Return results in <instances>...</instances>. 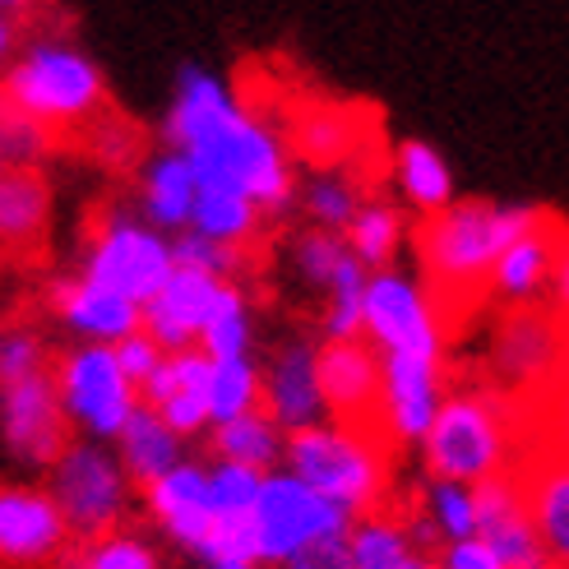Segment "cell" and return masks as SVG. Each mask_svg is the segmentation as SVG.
Masks as SVG:
<instances>
[{
    "instance_id": "1",
    "label": "cell",
    "mask_w": 569,
    "mask_h": 569,
    "mask_svg": "<svg viewBox=\"0 0 569 569\" xmlns=\"http://www.w3.org/2000/svg\"><path fill=\"white\" fill-rule=\"evenodd\" d=\"M542 218L537 204H496V199H453V204L426 213L412 232V250L421 264V282L449 333H459L463 316L487 306L491 269L505 246Z\"/></svg>"
},
{
    "instance_id": "2",
    "label": "cell",
    "mask_w": 569,
    "mask_h": 569,
    "mask_svg": "<svg viewBox=\"0 0 569 569\" xmlns=\"http://www.w3.org/2000/svg\"><path fill=\"white\" fill-rule=\"evenodd\" d=\"M532 449V426L528 408L519 398L500 393L496 385L477 380L468 389H449L445 403L421 436V463L426 477H449V481H477L515 472L519 459Z\"/></svg>"
},
{
    "instance_id": "3",
    "label": "cell",
    "mask_w": 569,
    "mask_h": 569,
    "mask_svg": "<svg viewBox=\"0 0 569 569\" xmlns=\"http://www.w3.org/2000/svg\"><path fill=\"white\" fill-rule=\"evenodd\" d=\"M282 453H288L292 472L306 487L338 500L352 519L385 509L393 500V453L398 449L371 431H352V426H338V421L329 426L310 421V426L288 431Z\"/></svg>"
},
{
    "instance_id": "4",
    "label": "cell",
    "mask_w": 569,
    "mask_h": 569,
    "mask_svg": "<svg viewBox=\"0 0 569 569\" xmlns=\"http://www.w3.org/2000/svg\"><path fill=\"white\" fill-rule=\"evenodd\" d=\"M0 98H10L19 111H28L56 149H74V139L89 130L111 107L107 83L89 56H79L70 47L38 42L23 51V61H14L0 74Z\"/></svg>"
},
{
    "instance_id": "5",
    "label": "cell",
    "mask_w": 569,
    "mask_h": 569,
    "mask_svg": "<svg viewBox=\"0 0 569 569\" xmlns=\"http://www.w3.org/2000/svg\"><path fill=\"white\" fill-rule=\"evenodd\" d=\"M181 153L194 162V172L204 186H232V190L250 194L260 209H282V204H292V194H297L292 162L282 153V144L237 102Z\"/></svg>"
},
{
    "instance_id": "6",
    "label": "cell",
    "mask_w": 569,
    "mask_h": 569,
    "mask_svg": "<svg viewBox=\"0 0 569 569\" xmlns=\"http://www.w3.org/2000/svg\"><path fill=\"white\" fill-rule=\"evenodd\" d=\"M565 357H569V329L551 306L542 301L500 306V320L487 348V385L519 398V403H537L547 385L560 376Z\"/></svg>"
},
{
    "instance_id": "7",
    "label": "cell",
    "mask_w": 569,
    "mask_h": 569,
    "mask_svg": "<svg viewBox=\"0 0 569 569\" xmlns=\"http://www.w3.org/2000/svg\"><path fill=\"white\" fill-rule=\"evenodd\" d=\"M83 278L102 282V288L121 292L130 301H153V292L167 282V273L177 269L172 246L144 232L134 218L117 209H98L83 227Z\"/></svg>"
},
{
    "instance_id": "8",
    "label": "cell",
    "mask_w": 569,
    "mask_h": 569,
    "mask_svg": "<svg viewBox=\"0 0 569 569\" xmlns=\"http://www.w3.org/2000/svg\"><path fill=\"white\" fill-rule=\"evenodd\" d=\"M361 333L380 352H426V357H445V343L453 338L440 306L426 292V282L398 273L393 264L366 278Z\"/></svg>"
},
{
    "instance_id": "9",
    "label": "cell",
    "mask_w": 569,
    "mask_h": 569,
    "mask_svg": "<svg viewBox=\"0 0 569 569\" xmlns=\"http://www.w3.org/2000/svg\"><path fill=\"white\" fill-rule=\"evenodd\" d=\"M51 500L61 505L74 542H89L126 519L130 477L107 449L66 445V453L51 463Z\"/></svg>"
},
{
    "instance_id": "10",
    "label": "cell",
    "mask_w": 569,
    "mask_h": 569,
    "mask_svg": "<svg viewBox=\"0 0 569 569\" xmlns=\"http://www.w3.org/2000/svg\"><path fill=\"white\" fill-rule=\"evenodd\" d=\"M254 528H260V560L282 565L297 547L329 532H348L352 515L338 500L306 487L297 472H269L260 500H254Z\"/></svg>"
},
{
    "instance_id": "11",
    "label": "cell",
    "mask_w": 569,
    "mask_h": 569,
    "mask_svg": "<svg viewBox=\"0 0 569 569\" xmlns=\"http://www.w3.org/2000/svg\"><path fill=\"white\" fill-rule=\"evenodd\" d=\"M0 436L28 468H51L70 445V412L56 385V361L33 376L0 380Z\"/></svg>"
},
{
    "instance_id": "12",
    "label": "cell",
    "mask_w": 569,
    "mask_h": 569,
    "mask_svg": "<svg viewBox=\"0 0 569 569\" xmlns=\"http://www.w3.org/2000/svg\"><path fill=\"white\" fill-rule=\"evenodd\" d=\"M292 158L310 162L316 172H352L357 181L371 186V149L380 139V126L371 111L361 107H338V102H316V107H297L282 121Z\"/></svg>"
},
{
    "instance_id": "13",
    "label": "cell",
    "mask_w": 569,
    "mask_h": 569,
    "mask_svg": "<svg viewBox=\"0 0 569 569\" xmlns=\"http://www.w3.org/2000/svg\"><path fill=\"white\" fill-rule=\"evenodd\" d=\"M56 385H61V403L70 421H79L98 440L121 436V426L139 398V389L121 371L117 348H83V352L56 357Z\"/></svg>"
},
{
    "instance_id": "14",
    "label": "cell",
    "mask_w": 569,
    "mask_h": 569,
    "mask_svg": "<svg viewBox=\"0 0 569 569\" xmlns=\"http://www.w3.org/2000/svg\"><path fill=\"white\" fill-rule=\"evenodd\" d=\"M316 380H320V398L325 412L338 426H352V431H371L385 440L380 431V348L371 338H325V348H316ZM389 445V440H385Z\"/></svg>"
},
{
    "instance_id": "15",
    "label": "cell",
    "mask_w": 569,
    "mask_h": 569,
    "mask_svg": "<svg viewBox=\"0 0 569 569\" xmlns=\"http://www.w3.org/2000/svg\"><path fill=\"white\" fill-rule=\"evenodd\" d=\"M380 431L393 449L421 445L431 421L449 393V366L445 357L426 352H380Z\"/></svg>"
},
{
    "instance_id": "16",
    "label": "cell",
    "mask_w": 569,
    "mask_h": 569,
    "mask_svg": "<svg viewBox=\"0 0 569 569\" xmlns=\"http://www.w3.org/2000/svg\"><path fill=\"white\" fill-rule=\"evenodd\" d=\"M70 547V523L51 491L0 487V569H56Z\"/></svg>"
},
{
    "instance_id": "17",
    "label": "cell",
    "mask_w": 569,
    "mask_h": 569,
    "mask_svg": "<svg viewBox=\"0 0 569 569\" xmlns=\"http://www.w3.org/2000/svg\"><path fill=\"white\" fill-rule=\"evenodd\" d=\"M477 542L505 569H556L515 472L477 481Z\"/></svg>"
},
{
    "instance_id": "18",
    "label": "cell",
    "mask_w": 569,
    "mask_h": 569,
    "mask_svg": "<svg viewBox=\"0 0 569 569\" xmlns=\"http://www.w3.org/2000/svg\"><path fill=\"white\" fill-rule=\"evenodd\" d=\"M560 237H565V218L542 209L528 232H519L515 241L505 246V254L491 269L487 282V301L496 306H532L542 301L551 288V273H556V254H560Z\"/></svg>"
},
{
    "instance_id": "19",
    "label": "cell",
    "mask_w": 569,
    "mask_h": 569,
    "mask_svg": "<svg viewBox=\"0 0 569 569\" xmlns=\"http://www.w3.org/2000/svg\"><path fill=\"white\" fill-rule=\"evenodd\" d=\"M218 282L213 273L204 269H186L177 264L172 273H167V282L153 292V301H144V329L158 348L167 352H186L199 343V329H204L209 320V306L218 297Z\"/></svg>"
},
{
    "instance_id": "20",
    "label": "cell",
    "mask_w": 569,
    "mask_h": 569,
    "mask_svg": "<svg viewBox=\"0 0 569 569\" xmlns=\"http://www.w3.org/2000/svg\"><path fill=\"white\" fill-rule=\"evenodd\" d=\"M209 380H213V357L186 348L158 361V371L139 389V398L186 440L209 426Z\"/></svg>"
},
{
    "instance_id": "21",
    "label": "cell",
    "mask_w": 569,
    "mask_h": 569,
    "mask_svg": "<svg viewBox=\"0 0 569 569\" xmlns=\"http://www.w3.org/2000/svg\"><path fill=\"white\" fill-rule=\"evenodd\" d=\"M51 186L38 167H0V260L38 264L47 250Z\"/></svg>"
},
{
    "instance_id": "22",
    "label": "cell",
    "mask_w": 569,
    "mask_h": 569,
    "mask_svg": "<svg viewBox=\"0 0 569 569\" xmlns=\"http://www.w3.org/2000/svg\"><path fill=\"white\" fill-rule=\"evenodd\" d=\"M144 500H149V515L158 519V528L186 551H199L204 547V537L213 532L218 509H213L209 468H199V463L167 468L158 481L144 487Z\"/></svg>"
},
{
    "instance_id": "23",
    "label": "cell",
    "mask_w": 569,
    "mask_h": 569,
    "mask_svg": "<svg viewBox=\"0 0 569 569\" xmlns=\"http://www.w3.org/2000/svg\"><path fill=\"white\" fill-rule=\"evenodd\" d=\"M51 310L61 316L74 333L83 338H98V343H121V338H130L139 325H144V306L102 288V282L93 278H61L51 282L47 292Z\"/></svg>"
},
{
    "instance_id": "24",
    "label": "cell",
    "mask_w": 569,
    "mask_h": 569,
    "mask_svg": "<svg viewBox=\"0 0 569 569\" xmlns=\"http://www.w3.org/2000/svg\"><path fill=\"white\" fill-rule=\"evenodd\" d=\"M519 487H523V500H528V515L542 532V547L551 556L556 569H569V463L556 459L551 449H528L519 468Z\"/></svg>"
},
{
    "instance_id": "25",
    "label": "cell",
    "mask_w": 569,
    "mask_h": 569,
    "mask_svg": "<svg viewBox=\"0 0 569 569\" xmlns=\"http://www.w3.org/2000/svg\"><path fill=\"white\" fill-rule=\"evenodd\" d=\"M260 408L282 426V431L320 421L325 398H320V380H316V348L292 338V343H282L273 352L269 371L260 380Z\"/></svg>"
},
{
    "instance_id": "26",
    "label": "cell",
    "mask_w": 569,
    "mask_h": 569,
    "mask_svg": "<svg viewBox=\"0 0 569 569\" xmlns=\"http://www.w3.org/2000/svg\"><path fill=\"white\" fill-rule=\"evenodd\" d=\"M348 551H352V569H440V551L421 542L393 500L385 509L352 519Z\"/></svg>"
},
{
    "instance_id": "27",
    "label": "cell",
    "mask_w": 569,
    "mask_h": 569,
    "mask_svg": "<svg viewBox=\"0 0 569 569\" xmlns=\"http://www.w3.org/2000/svg\"><path fill=\"white\" fill-rule=\"evenodd\" d=\"M389 177L398 186V199L421 218L453 204V172L440 158V149H431L426 139H403V144H393Z\"/></svg>"
},
{
    "instance_id": "28",
    "label": "cell",
    "mask_w": 569,
    "mask_h": 569,
    "mask_svg": "<svg viewBox=\"0 0 569 569\" xmlns=\"http://www.w3.org/2000/svg\"><path fill=\"white\" fill-rule=\"evenodd\" d=\"M177 453H181V436L153 408L134 403V412L121 426V468H126V477L139 481V487H149V481H158L167 468L181 463Z\"/></svg>"
},
{
    "instance_id": "29",
    "label": "cell",
    "mask_w": 569,
    "mask_h": 569,
    "mask_svg": "<svg viewBox=\"0 0 569 569\" xmlns=\"http://www.w3.org/2000/svg\"><path fill=\"white\" fill-rule=\"evenodd\" d=\"M343 237H348L357 260L376 273V269H389L398 260V250L408 241V218L398 204H389V199L366 194L352 213V222L343 227Z\"/></svg>"
},
{
    "instance_id": "30",
    "label": "cell",
    "mask_w": 569,
    "mask_h": 569,
    "mask_svg": "<svg viewBox=\"0 0 569 569\" xmlns=\"http://www.w3.org/2000/svg\"><path fill=\"white\" fill-rule=\"evenodd\" d=\"M213 463H246V468H269L282 459V426L264 412V408H250L232 421H218L213 426V440H209Z\"/></svg>"
},
{
    "instance_id": "31",
    "label": "cell",
    "mask_w": 569,
    "mask_h": 569,
    "mask_svg": "<svg viewBox=\"0 0 569 569\" xmlns=\"http://www.w3.org/2000/svg\"><path fill=\"white\" fill-rule=\"evenodd\" d=\"M194 232H204L222 246H237L250 254V241H254V227H260V204L250 194L232 190V186H204L199 181V194H194Z\"/></svg>"
},
{
    "instance_id": "32",
    "label": "cell",
    "mask_w": 569,
    "mask_h": 569,
    "mask_svg": "<svg viewBox=\"0 0 569 569\" xmlns=\"http://www.w3.org/2000/svg\"><path fill=\"white\" fill-rule=\"evenodd\" d=\"M194 194H199V172L181 149L158 158L144 172V209L158 227H190Z\"/></svg>"
},
{
    "instance_id": "33",
    "label": "cell",
    "mask_w": 569,
    "mask_h": 569,
    "mask_svg": "<svg viewBox=\"0 0 569 569\" xmlns=\"http://www.w3.org/2000/svg\"><path fill=\"white\" fill-rule=\"evenodd\" d=\"M232 107L227 89L204 74V70H186L181 74V89H177V102H172V117H167V139H172L177 149H190L199 134H204L222 111Z\"/></svg>"
},
{
    "instance_id": "34",
    "label": "cell",
    "mask_w": 569,
    "mask_h": 569,
    "mask_svg": "<svg viewBox=\"0 0 569 569\" xmlns=\"http://www.w3.org/2000/svg\"><path fill=\"white\" fill-rule=\"evenodd\" d=\"M56 569H158V556L144 537L111 528L102 537H89L79 547H66Z\"/></svg>"
},
{
    "instance_id": "35",
    "label": "cell",
    "mask_w": 569,
    "mask_h": 569,
    "mask_svg": "<svg viewBox=\"0 0 569 569\" xmlns=\"http://www.w3.org/2000/svg\"><path fill=\"white\" fill-rule=\"evenodd\" d=\"M199 343L204 352L218 361V357H246L250 348V310H246V292L237 282H218V297L209 306V320L199 329Z\"/></svg>"
},
{
    "instance_id": "36",
    "label": "cell",
    "mask_w": 569,
    "mask_h": 569,
    "mask_svg": "<svg viewBox=\"0 0 569 569\" xmlns=\"http://www.w3.org/2000/svg\"><path fill=\"white\" fill-rule=\"evenodd\" d=\"M361 199H366V181H357L352 172L338 167V172H320L316 181L306 186L301 204H306V213H310L316 227H325V232H343Z\"/></svg>"
},
{
    "instance_id": "37",
    "label": "cell",
    "mask_w": 569,
    "mask_h": 569,
    "mask_svg": "<svg viewBox=\"0 0 569 569\" xmlns=\"http://www.w3.org/2000/svg\"><path fill=\"white\" fill-rule=\"evenodd\" d=\"M250 408H260V371L246 357H218L209 380V421H232Z\"/></svg>"
},
{
    "instance_id": "38",
    "label": "cell",
    "mask_w": 569,
    "mask_h": 569,
    "mask_svg": "<svg viewBox=\"0 0 569 569\" xmlns=\"http://www.w3.org/2000/svg\"><path fill=\"white\" fill-rule=\"evenodd\" d=\"M523 408H528V426H532V445L551 449L556 459L569 463V357L560 366V376L547 385V393Z\"/></svg>"
},
{
    "instance_id": "39",
    "label": "cell",
    "mask_w": 569,
    "mask_h": 569,
    "mask_svg": "<svg viewBox=\"0 0 569 569\" xmlns=\"http://www.w3.org/2000/svg\"><path fill=\"white\" fill-rule=\"evenodd\" d=\"M139 144H144V134H139V126L130 117H121L117 107H107L98 121H89V130H83L74 139V149H83L89 158L107 162V167H126L139 158Z\"/></svg>"
},
{
    "instance_id": "40",
    "label": "cell",
    "mask_w": 569,
    "mask_h": 569,
    "mask_svg": "<svg viewBox=\"0 0 569 569\" xmlns=\"http://www.w3.org/2000/svg\"><path fill=\"white\" fill-rule=\"evenodd\" d=\"M47 153H56L51 134L10 98H0V167H38Z\"/></svg>"
},
{
    "instance_id": "41",
    "label": "cell",
    "mask_w": 569,
    "mask_h": 569,
    "mask_svg": "<svg viewBox=\"0 0 569 569\" xmlns=\"http://www.w3.org/2000/svg\"><path fill=\"white\" fill-rule=\"evenodd\" d=\"M209 487H213V509L218 515H254L264 472L246 468V463H213L209 468Z\"/></svg>"
},
{
    "instance_id": "42",
    "label": "cell",
    "mask_w": 569,
    "mask_h": 569,
    "mask_svg": "<svg viewBox=\"0 0 569 569\" xmlns=\"http://www.w3.org/2000/svg\"><path fill=\"white\" fill-rule=\"evenodd\" d=\"M51 348L33 329H10L0 333V380H19V376H33L42 366H51Z\"/></svg>"
},
{
    "instance_id": "43",
    "label": "cell",
    "mask_w": 569,
    "mask_h": 569,
    "mask_svg": "<svg viewBox=\"0 0 569 569\" xmlns=\"http://www.w3.org/2000/svg\"><path fill=\"white\" fill-rule=\"evenodd\" d=\"M352 532V528H348ZM348 532H329L316 542L297 547L278 569H352V551H348Z\"/></svg>"
},
{
    "instance_id": "44",
    "label": "cell",
    "mask_w": 569,
    "mask_h": 569,
    "mask_svg": "<svg viewBox=\"0 0 569 569\" xmlns=\"http://www.w3.org/2000/svg\"><path fill=\"white\" fill-rule=\"evenodd\" d=\"M117 361H121L126 380H130L134 389H144V385H149V376L158 371V361H162V348L153 343V338H149L144 329H134L130 338H121V343H117Z\"/></svg>"
},
{
    "instance_id": "45",
    "label": "cell",
    "mask_w": 569,
    "mask_h": 569,
    "mask_svg": "<svg viewBox=\"0 0 569 569\" xmlns=\"http://www.w3.org/2000/svg\"><path fill=\"white\" fill-rule=\"evenodd\" d=\"M440 569H505L487 547L477 542V537H468V542H449L440 547Z\"/></svg>"
},
{
    "instance_id": "46",
    "label": "cell",
    "mask_w": 569,
    "mask_h": 569,
    "mask_svg": "<svg viewBox=\"0 0 569 569\" xmlns=\"http://www.w3.org/2000/svg\"><path fill=\"white\" fill-rule=\"evenodd\" d=\"M551 310L565 320L569 329V222H565V237H560V254H556V273H551V288H547Z\"/></svg>"
},
{
    "instance_id": "47",
    "label": "cell",
    "mask_w": 569,
    "mask_h": 569,
    "mask_svg": "<svg viewBox=\"0 0 569 569\" xmlns=\"http://www.w3.org/2000/svg\"><path fill=\"white\" fill-rule=\"evenodd\" d=\"M38 0H0V10H14V14H28Z\"/></svg>"
},
{
    "instance_id": "48",
    "label": "cell",
    "mask_w": 569,
    "mask_h": 569,
    "mask_svg": "<svg viewBox=\"0 0 569 569\" xmlns=\"http://www.w3.org/2000/svg\"><path fill=\"white\" fill-rule=\"evenodd\" d=\"M6 51H10V23L0 19V61H6Z\"/></svg>"
},
{
    "instance_id": "49",
    "label": "cell",
    "mask_w": 569,
    "mask_h": 569,
    "mask_svg": "<svg viewBox=\"0 0 569 569\" xmlns=\"http://www.w3.org/2000/svg\"><path fill=\"white\" fill-rule=\"evenodd\" d=\"M209 569H254L250 560H218V565H209Z\"/></svg>"
}]
</instances>
